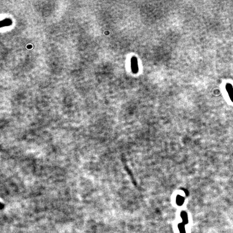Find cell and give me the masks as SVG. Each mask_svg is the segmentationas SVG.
Returning <instances> with one entry per match:
<instances>
[{"mask_svg":"<svg viewBox=\"0 0 233 233\" xmlns=\"http://www.w3.org/2000/svg\"><path fill=\"white\" fill-rule=\"evenodd\" d=\"M131 70L132 72L136 74L139 71V67H138V60L135 57H132L131 58Z\"/></svg>","mask_w":233,"mask_h":233,"instance_id":"1","label":"cell"},{"mask_svg":"<svg viewBox=\"0 0 233 233\" xmlns=\"http://www.w3.org/2000/svg\"><path fill=\"white\" fill-rule=\"evenodd\" d=\"M225 88L230 100L233 103V85L230 83H227L225 85Z\"/></svg>","mask_w":233,"mask_h":233,"instance_id":"2","label":"cell"},{"mask_svg":"<svg viewBox=\"0 0 233 233\" xmlns=\"http://www.w3.org/2000/svg\"><path fill=\"white\" fill-rule=\"evenodd\" d=\"M181 216L183 220V223L184 224L187 223H188V217H187V213L184 211L181 212Z\"/></svg>","mask_w":233,"mask_h":233,"instance_id":"3","label":"cell"},{"mask_svg":"<svg viewBox=\"0 0 233 233\" xmlns=\"http://www.w3.org/2000/svg\"><path fill=\"white\" fill-rule=\"evenodd\" d=\"M184 200H185V199H184V197H181L180 195H178L177 196L176 201H177V204L179 206H181V205H182L184 202Z\"/></svg>","mask_w":233,"mask_h":233,"instance_id":"4","label":"cell"},{"mask_svg":"<svg viewBox=\"0 0 233 233\" xmlns=\"http://www.w3.org/2000/svg\"><path fill=\"white\" fill-rule=\"evenodd\" d=\"M178 227H179V228L180 230V233H186V231L185 229V224L180 223Z\"/></svg>","mask_w":233,"mask_h":233,"instance_id":"5","label":"cell"}]
</instances>
